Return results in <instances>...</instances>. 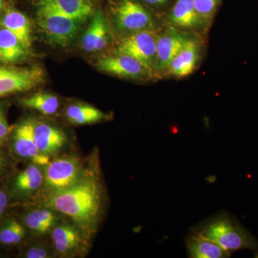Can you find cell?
<instances>
[{
    "label": "cell",
    "mask_w": 258,
    "mask_h": 258,
    "mask_svg": "<svg viewBox=\"0 0 258 258\" xmlns=\"http://www.w3.org/2000/svg\"><path fill=\"white\" fill-rule=\"evenodd\" d=\"M28 234L21 220L8 218L0 221V247H15L25 240Z\"/></svg>",
    "instance_id": "603a6c76"
},
{
    "label": "cell",
    "mask_w": 258,
    "mask_h": 258,
    "mask_svg": "<svg viewBox=\"0 0 258 258\" xmlns=\"http://www.w3.org/2000/svg\"><path fill=\"white\" fill-rule=\"evenodd\" d=\"M52 244L48 245L41 242H32L23 249L22 257L25 258H51L55 257Z\"/></svg>",
    "instance_id": "d4e9b609"
},
{
    "label": "cell",
    "mask_w": 258,
    "mask_h": 258,
    "mask_svg": "<svg viewBox=\"0 0 258 258\" xmlns=\"http://www.w3.org/2000/svg\"><path fill=\"white\" fill-rule=\"evenodd\" d=\"M50 236L56 256L71 258L81 257L87 253L91 238L73 222H59Z\"/></svg>",
    "instance_id": "5b68a950"
},
{
    "label": "cell",
    "mask_w": 258,
    "mask_h": 258,
    "mask_svg": "<svg viewBox=\"0 0 258 258\" xmlns=\"http://www.w3.org/2000/svg\"><path fill=\"white\" fill-rule=\"evenodd\" d=\"M35 118H27L12 129L9 142L10 149L15 157L37 165L46 166L51 159L39 150L34 137Z\"/></svg>",
    "instance_id": "8992f818"
},
{
    "label": "cell",
    "mask_w": 258,
    "mask_h": 258,
    "mask_svg": "<svg viewBox=\"0 0 258 258\" xmlns=\"http://www.w3.org/2000/svg\"><path fill=\"white\" fill-rule=\"evenodd\" d=\"M40 68L13 69L0 67V96L29 91L43 81Z\"/></svg>",
    "instance_id": "9c48e42d"
},
{
    "label": "cell",
    "mask_w": 258,
    "mask_h": 258,
    "mask_svg": "<svg viewBox=\"0 0 258 258\" xmlns=\"http://www.w3.org/2000/svg\"><path fill=\"white\" fill-rule=\"evenodd\" d=\"M3 8V0H0V12L2 11Z\"/></svg>",
    "instance_id": "4dcf8cb0"
},
{
    "label": "cell",
    "mask_w": 258,
    "mask_h": 258,
    "mask_svg": "<svg viewBox=\"0 0 258 258\" xmlns=\"http://www.w3.org/2000/svg\"><path fill=\"white\" fill-rule=\"evenodd\" d=\"M66 117L72 124L87 125L101 122L108 116L91 105L74 103L66 108Z\"/></svg>",
    "instance_id": "7402d4cb"
},
{
    "label": "cell",
    "mask_w": 258,
    "mask_h": 258,
    "mask_svg": "<svg viewBox=\"0 0 258 258\" xmlns=\"http://www.w3.org/2000/svg\"><path fill=\"white\" fill-rule=\"evenodd\" d=\"M2 28L10 30L18 37L24 46L31 47V23L28 17L16 10H8L0 19Z\"/></svg>",
    "instance_id": "d6986e66"
},
{
    "label": "cell",
    "mask_w": 258,
    "mask_h": 258,
    "mask_svg": "<svg viewBox=\"0 0 258 258\" xmlns=\"http://www.w3.org/2000/svg\"><path fill=\"white\" fill-rule=\"evenodd\" d=\"M88 170L84 167L79 157L62 156L52 158L43 167L44 183L40 196L45 199L71 187Z\"/></svg>",
    "instance_id": "3957f363"
},
{
    "label": "cell",
    "mask_w": 258,
    "mask_h": 258,
    "mask_svg": "<svg viewBox=\"0 0 258 258\" xmlns=\"http://www.w3.org/2000/svg\"><path fill=\"white\" fill-rule=\"evenodd\" d=\"M115 21L120 30L137 32L152 27V18L147 10L134 0H123L115 13Z\"/></svg>",
    "instance_id": "8fae6325"
},
{
    "label": "cell",
    "mask_w": 258,
    "mask_h": 258,
    "mask_svg": "<svg viewBox=\"0 0 258 258\" xmlns=\"http://www.w3.org/2000/svg\"><path fill=\"white\" fill-rule=\"evenodd\" d=\"M200 20L206 24L211 20L216 11L219 0H194Z\"/></svg>",
    "instance_id": "484cf974"
},
{
    "label": "cell",
    "mask_w": 258,
    "mask_h": 258,
    "mask_svg": "<svg viewBox=\"0 0 258 258\" xmlns=\"http://www.w3.org/2000/svg\"><path fill=\"white\" fill-rule=\"evenodd\" d=\"M187 39L183 34L171 28L166 30L162 35H159L155 69L159 71L168 69L169 64L179 53Z\"/></svg>",
    "instance_id": "5bb4252c"
},
{
    "label": "cell",
    "mask_w": 258,
    "mask_h": 258,
    "mask_svg": "<svg viewBox=\"0 0 258 258\" xmlns=\"http://www.w3.org/2000/svg\"><path fill=\"white\" fill-rule=\"evenodd\" d=\"M143 1L148 3V4L153 5H161L166 3L168 0H143Z\"/></svg>",
    "instance_id": "f546056e"
},
{
    "label": "cell",
    "mask_w": 258,
    "mask_h": 258,
    "mask_svg": "<svg viewBox=\"0 0 258 258\" xmlns=\"http://www.w3.org/2000/svg\"><path fill=\"white\" fill-rule=\"evenodd\" d=\"M22 106L35 110L45 115H52L58 111L60 102L57 96L47 93H36L20 100Z\"/></svg>",
    "instance_id": "cb8c5ba5"
},
{
    "label": "cell",
    "mask_w": 258,
    "mask_h": 258,
    "mask_svg": "<svg viewBox=\"0 0 258 258\" xmlns=\"http://www.w3.org/2000/svg\"><path fill=\"white\" fill-rule=\"evenodd\" d=\"M188 255L191 258H225L230 256V252L203 235L191 232L186 239Z\"/></svg>",
    "instance_id": "ac0fdd59"
},
{
    "label": "cell",
    "mask_w": 258,
    "mask_h": 258,
    "mask_svg": "<svg viewBox=\"0 0 258 258\" xmlns=\"http://www.w3.org/2000/svg\"><path fill=\"white\" fill-rule=\"evenodd\" d=\"M11 132L4 108L0 104V148L4 147L8 143Z\"/></svg>",
    "instance_id": "4316f807"
},
{
    "label": "cell",
    "mask_w": 258,
    "mask_h": 258,
    "mask_svg": "<svg viewBox=\"0 0 258 258\" xmlns=\"http://www.w3.org/2000/svg\"><path fill=\"white\" fill-rule=\"evenodd\" d=\"M10 200L8 189H0V220L7 211Z\"/></svg>",
    "instance_id": "83f0119b"
},
{
    "label": "cell",
    "mask_w": 258,
    "mask_h": 258,
    "mask_svg": "<svg viewBox=\"0 0 258 258\" xmlns=\"http://www.w3.org/2000/svg\"><path fill=\"white\" fill-rule=\"evenodd\" d=\"M44 183L43 166L29 163L10 181L8 188L10 199L23 202L41 195Z\"/></svg>",
    "instance_id": "ba28073f"
},
{
    "label": "cell",
    "mask_w": 258,
    "mask_h": 258,
    "mask_svg": "<svg viewBox=\"0 0 258 258\" xmlns=\"http://www.w3.org/2000/svg\"><path fill=\"white\" fill-rule=\"evenodd\" d=\"M39 7L82 21L92 13L93 5L91 0H40Z\"/></svg>",
    "instance_id": "2e32d148"
},
{
    "label": "cell",
    "mask_w": 258,
    "mask_h": 258,
    "mask_svg": "<svg viewBox=\"0 0 258 258\" xmlns=\"http://www.w3.org/2000/svg\"><path fill=\"white\" fill-rule=\"evenodd\" d=\"M34 137L40 152L50 159L57 157L69 143L63 130L40 120H35Z\"/></svg>",
    "instance_id": "30bf717a"
},
{
    "label": "cell",
    "mask_w": 258,
    "mask_h": 258,
    "mask_svg": "<svg viewBox=\"0 0 258 258\" xmlns=\"http://www.w3.org/2000/svg\"><path fill=\"white\" fill-rule=\"evenodd\" d=\"M2 149L3 148H0V179L5 175L10 167L9 159Z\"/></svg>",
    "instance_id": "f1b7e54d"
},
{
    "label": "cell",
    "mask_w": 258,
    "mask_h": 258,
    "mask_svg": "<svg viewBox=\"0 0 258 258\" xmlns=\"http://www.w3.org/2000/svg\"><path fill=\"white\" fill-rule=\"evenodd\" d=\"M169 20L176 26L185 28H198L203 24L199 17L194 0H176Z\"/></svg>",
    "instance_id": "44dd1931"
},
{
    "label": "cell",
    "mask_w": 258,
    "mask_h": 258,
    "mask_svg": "<svg viewBox=\"0 0 258 258\" xmlns=\"http://www.w3.org/2000/svg\"><path fill=\"white\" fill-rule=\"evenodd\" d=\"M60 214L48 207L32 208L24 212L23 222L28 232L35 237H42L51 233L54 227L61 222Z\"/></svg>",
    "instance_id": "4fadbf2b"
},
{
    "label": "cell",
    "mask_w": 258,
    "mask_h": 258,
    "mask_svg": "<svg viewBox=\"0 0 258 258\" xmlns=\"http://www.w3.org/2000/svg\"><path fill=\"white\" fill-rule=\"evenodd\" d=\"M28 50L13 32L6 28L0 29V62L16 63L28 55Z\"/></svg>",
    "instance_id": "ffe728a7"
},
{
    "label": "cell",
    "mask_w": 258,
    "mask_h": 258,
    "mask_svg": "<svg viewBox=\"0 0 258 258\" xmlns=\"http://www.w3.org/2000/svg\"><path fill=\"white\" fill-rule=\"evenodd\" d=\"M159 35L154 30H139L122 39L117 47V53L134 57L146 69H155L157 44Z\"/></svg>",
    "instance_id": "52a82bcc"
},
{
    "label": "cell",
    "mask_w": 258,
    "mask_h": 258,
    "mask_svg": "<svg viewBox=\"0 0 258 258\" xmlns=\"http://www.w3.org/2000/svg\"><path fill=\"white\" fill-rule=\"evenodd\" d=\"M192 231L220 244L230 253L254 247V241L249 234L225 213L200 222Z\"/></svg>",
    "instance_id": "7a4b0ae2"
},
{
    "label": "cell",
    "mask_w": 258,
    "mask_h": 258,
    "mask_svg": "<svg viewBox=\"0 0 258 258\" xmlns=\"http://www.w3.org/2000/svg\"><path fill=\"white\" fill-rule=\"evenodd\" d=\"M109 40V28L104 15L98 12L93 15L87 30L81 39V47L86 52H92L104 48Z\"/></svg>",
    "instance_id": "9a60e30c"
},
{
    "label": "cell",
    "mask_w": 258,
    "mask_h": 258,
    "mask_svg": "<svg viewBox=\"0 0 258 258\" xmlns=\"http://www.w3.org/2000/svg\"><path fill=\"white\" fill-rule=\"evenodd\" d=\"M81 21L39 7L37 25L51 43L68 46L74 40Z\"/></svg>",
    "instance_id": "277c9868"
},
{
    "label": "cell",
    "mask_w": 258,
    "mask_h": 258,
    "mask_svg": "<svg viewBox=\"0 0 258 258\" xmlns=\"http://www.w3.org/2000/svg\"><path fill=\"white\" fill-rule=\"evenodd\" d=\"M103 195L98 176L89 169L71 187L44 199V206L69 217L91 238L101 217Z\"/></svg>",
    "instance_id": "6da1fadb"
},
{
    "label": "cell",
    "mask_w": 258,
    "mask_h": 258,
    "mask_svg": "<svg viewBox=\"0 0 258 258\" xmlns=\"http://www.w3.org/2000/svg\"><path fill=\"white\" fill-rule=\"evenodd\" d=\"M97 66L103 72L124 79H139L145 76L149 71L137 59L118 53L99 59Z\"/></svg>",
    "instance_id": "7c38bea8"
},
{
    "label": "cell",
    "mask_w": 258,
    "mask_h": 258,
    "mask_svg": "<svg viewBox=\"0 0 258 258\" xmlns=\"http://www.w3.org/2000/svg\"><path fill=\"white\" fill-rule=\"evenodd\" d=\"M199 59V46L195 40L187 39L179 53L168 67L171 76L184 78L192 74Z\"/></svg>",
    "instance_id": "e0dca14e"
}]
</instances>
